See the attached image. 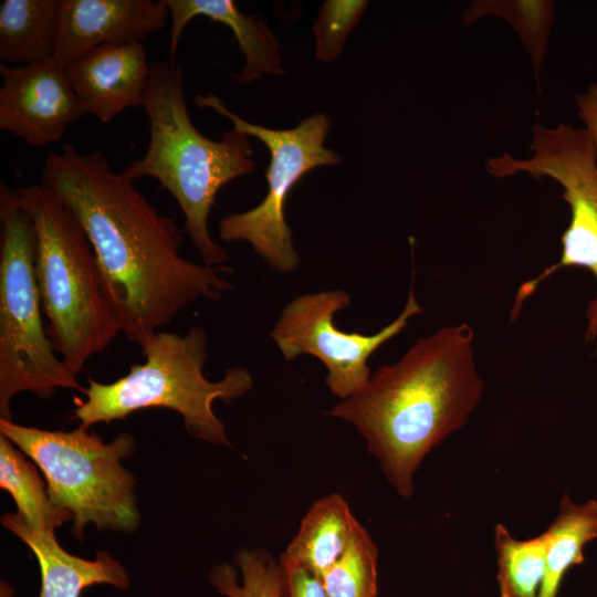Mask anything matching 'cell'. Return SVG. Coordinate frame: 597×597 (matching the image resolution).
Segmentation results:
<instances>
[{
  "label": "cell",
  "mask_w": 597,
  "mask_h": 597,
  "mask_svg": "<svg viewBox=\"0 0 597 597\" xmlns=\"http://www.w3.org/2000/svg\"><path fill=\"white\" fill-rule=\"evenodd\" d=\"M41 182L75 214L95 252L121 333L140 346L200 298L218 301L232 284L227 265L180 254L182 237L124 171L100 151L66 143L45 158Z\"/></svg>",
  "instance_id": "cell-1"
},
{
  "label": "cell",
  "mask_w": 597,
  "mask_h": 597,
  "mask_svg": "<svg viewBox=\"0 0 597 597\" xmlns=\"http://www.w3.org/2000/svg\"><path fill=\"white\" fill-rule=\"evenodd\" d=\"M473 342L467 323L420 337L328 411L356 428L404 499L413 494V475L425 457L460 430L481 400L484 383Z\"/></svg>",
  "instance_id": "cell-2"
},
{
  "label": "cell",
  "mask_w": 597,
  "mask_h": 597,
  "mask_svg": "<svg viewBox=\"0 0 597 597\" xmlns=\"http://www.w3.org/2000/svg\"><path fill=\"white\" fill-rule=\"evenodd\" d=\"M143 107L149 123L144 156L123 170L134 181L155 178L176 200L185 229L207 265L229 256L209 232V217L220 188L255 169L249 136L231 129L220 140L203 136L193 125L184 90V69L175 62L150 64Z\"/></svg>",
  "instance_id": "cell-3"
},
{
  "label": "cell",
  "mask_w": 597,
  "mask_h": 597,
  "mask_svg": "<svg viewBox=\"0 0 597 597\" xmlns=\"http://www.w3.org/2000/svg\"><path fill=\"white\" fill-rule=\"evenodd\" d=\"M10 193L34 223V272L48 336L77 375L121 333L95 252L75 214L41 181Z\"/></svg>",
  "instance_id": "cell-4"
},
{
  "label": "cell",
  "mask_w": 597,
  "mask_h": 597,
  "mask_svg": "<svg viewBox=\"0 0 597 597\" xmlns=\"http://www.w3.org/2000/svg\"><path fill=\"white\" fill-rule=\"evenodd\" d=\"M208 333L192 326L185 335L158 331L140 345L145 362L112 383L88 378L85 399L75 397L74 418L80 426L111 423L148 408H167L184 419L187 432L214 444L230 446L223 422L212 402L230 404L244 396L253 378L244 367L233 366L218 381L203 374L208 358Z\"/></svg>",
  "instance_id": "cell-5"
},
{
  "label": "cell",
  "mask_w": 597,
  "mask_h": 597,
  "mask_svg": "<svg viewBox=\"0 0 597 597\" xmlns=\"http://www.w3.org/2000/svg\"><path fill=\"white\" fill-rule=\"evenodd\" d=\"M0 223V419L12 420L10 404L20 392L49 399L59 388H84L56 355L43 325L34 223L3 182Z\"/></svg>",
  "instance_id": "cell-6"
},
{
  "label": "cell",
  "mask_w": 597,
  "mask_h": 597,
  "mask_svg": "<svg viewBox=\"0 0 597 597\" xmlns=\"http://www.w3.org/2000/svg\"><path fill=\"white\" fill-rule=\"evenodd\" d=\"M0 434L36 464L52 502L72 514L76 540L83 538L88 523L100 531L134 532L138 527L136 482L121 464L136 449L130 433H119L104 443L82 426L52 431L0 419Z\"/></svg>",
  "instance_id": "cell-7"
},
{
  "label": "cell",
  "mask_w": 597,
  "mask_h": 597,
  "mask_svg": "<svg viewBox=\"0 0 597 597\" xmlns=\"http://www.w3.org/2000/svg\"><path fill=\"white\" fill-rule=\"evenodd\" d=\"M195 104L227 117L233 129L258 138L270 151L264 199L250 210L223 217L219 221L220 239L250 243L255 253L279 272L295 270L300 256L285 221V202L294 185L308 171L341 163L339 154L325 146L331 127L328 116L316 113L293 128L273 129L241 118L214 94L197 95Z\"/></svg>",
  "instance_id": "cell-8"
},
{
  "label": "cell",
  "mask_w": 597,
  "mask_h": 597,
  "mask_svg": "<svg viewBox=\"0 0 597 597\" xmlns=\"http://www.w3.org/2000/svg\"><path fill=\"white\" fill-rule=\"evenodd\" d=\"M528 158L509 153L485 163L488 174L506 178L527 174L536 179L549 178L562 187V199L568 205L570 219L561 237L559 260L536 277L524 282L515 296L512 320L536 287L563 268L579 266L591 272L597 283V153L584 127L559 123L554 127L535 125ZM585 341L597 339V293L586 311Z\"/></svg>",
  "instance_id": "cell-9"
},
{
  "label": "cell",
  "mask_w": 597,
  "mask_h": 597,
  "mask_svg": "<svg viewBox=\"0 0 597 597\" xmlns=\"http://www.w3.org/2000/svg\"><path fill=\"white\" fill-rule=\"evenodd\" d=\"M350 302V295L341 289L300 295L284 306L271 329V337L285 360L301 355L320 359L327 368L328 389L343 400L368 383L370 356L400 334L410 318L423 312L411 287L400 314L377 333L364 335L344 332L334 322L336 313Z\"/></svg>",
  "instance_id": "cell-10"
},
{
  "label": "cell",
  "mask_w": 597,
  "mask_h": 597,
  "mask_svg": "<svg viewBox=\"0 0 597 597\" xmlns=\"http://www.w3.org/2000/svg\"><path fill=\"white\" fill-rule=\"evenodd\" d=\"M0 130L32 147L62 139L84 114L64 67L53 60L29 65L0 64Z\"/></svg>",
  "instance_id": "cell-11"
},
{
  "label": "cell",
  "mask_w": 597,
  "mask_h": 597,
  "mask_svg": "<svg viewBox=\"0 0 597 597\" xmlns=\"http://www.w3.org/2000/svg\"><path fill=\"white\" fill-rule=\"evenodd\" d=\"M168 15L165 0H61L52 60L66 69L101 46L143 43L166 25Z\"/></svg>",
  "instance_id": "cell-12"
},
{
  "label": "cell",
  "mask_w": 597,
  "mask_h": 597,
  "mask_svg": "<svg viewBox=\"0 0 597 597\" xmlns=\"http://www.w3.org/2000/svg\"><path fill=\"white\" fill-rule=\"evenodd\" d=\"M65 71L84 114L106 124L143 106L150 65L144 44L130 42L101 46Z\"/></svg>",
  "instance_id": "cell-13"
},
{
  "label": "cell",
  "mask_w": 597,
  "mask_h": 597,
  "mask_svg": "<svg viewBox=\"0 0 597 597\" xmlns=\"http://www.w3.org/2000/svg\"><path fill=\"white\" fill-rule=\"evenodd\" d=\"M1 522L29 546L38 561L41 572L39 597H80L86 587L96 584L128 589V574L108 553L97 552L95 559H85L66 552L54 533L28 525L17 513L4 514Z\"/></svg>",
  "instance_id": "cell-14"
},
{
  "label": "cell",
  "mask_w": 597,
  "mask_h": 597,
  "mask_svg": "<svg viewBox=\"0 0 597 597\" xmlns=\"http://www.w3.org/2000/svg\"><path fill=\"white\" fill-rule=\"evenodd\" d=\"M171 18L170 62L186 25L196 17H206L228 27L244 57V66L233 78L248 84L263 74L284 75L280 42L266 22L256 14L241 12L232 0H165Z\"/></svg>",
  "instance_id": "cell-15"
},
{
  "label": "cell",
  "mask_w": 597,
  "mask_h": 597,
  "mask_svg": "<svg viewBox=\"0 0 597 597\" xmlns=\"http://www.w3.org/2000/svg\"><path fill=\"white\" fill-rule=\"evenodd\" d=\"M356 522L342 495L323 496L308 509L281 556L322 578L346 549Z\"/></svg>",
  "instance_id": "cell-16"
},
{
  "label": "cell",
  "mask_w": 597,
  "mask_h": 597,
  "mask_svg": "<svg viewBox=\"0 0 597 597\" xmlns=\"http://www.w3.org/2000/svg\"><path fill=\"white\" fill-rule=\"evenodd\" d=\"M61 0H4L0 4V60L29 65L52 60Z\"/></svg>",
  "instance_id": "cell-17"
},
{
  "label": "cell",
  "mask_w": 597,
  "mask_h": 597,
  "mask_svg": "<svg viewBox=\"0 0 597 597\" xmlns=\"http://www.w3.org/2000/svg\"><path fill=\"white\" fill-rule=\"evenodd\" d=\"M543 534L546 568L538 597H557L567 570L584 563L585 545L597 538V500L578 504L564 493L557 516Z\"/></svg>",
  "instance_id": "cell-18"
},
{
  "label": "cell",
  "mask_w": 597,
  "mask_h": 597,
  "mask_svg": "<svg viewBox=\"0 0 597 597\" xmlns=\"http://www.w3.org/2000/svg\"><path fill=\"white\" fill-rule=\"evenodd\" d=\"M36 464L18 447L0 434V488L17 505V514L36 530L54 533L72 514L55 505Z\"/></svg>",
  "instance_id": "cell-19"
},
{
  "label": "cell",
  "mask_w": 597,
  "mask_h": 597,
  "mask_svg": "<svg viewBox=\"0 0 597 597\" xmlns=\"http://www.w3.org/2000/svg\"><path fill=\"white\" fill-rule=\"evenodd\" d=\"M555 2L551 0H476L465 8L462 23L472 24L484 17L506 21L526 49L540 87L541 67L555 22Z\"/></svg>",
  "instance_id": "cell-20"
},
{
  "label": "cell",
  "mask_w": 597,
  "mask_h": 597,
  "mask_svg": "<svg viewBox=\"0 0 597 597\" xmlns=\"http://www.w3.org/2000/svg\"><path fill=\"white\" fill-rule=\"evenodd\" d=\"M500 597H538L546 568L544 534L517 540L498 523L494 527Z\"/></svg>",
  "instance_id": "cell-21"
},
{
  "label": "cell",
  "mask_w": 597,
  "mask_h": 597,
  "mask_svg": "<svg viewBox=\"0 0 597 597\" xmlns=\"http://www.w3.org/2000/svg\"><path fill=\"white\" fill-rule=\"evenodd\" d=\"M378 549L357 521L342 556L322 577L328 597H377Z\"/></svg>",
  "instance_id": "cell-22"
},
{
  "label": "cell",
  "mask_w": 597,
  "mask_h": 597,
  "mask_svg": "<svg viewBox=\"0 0 597 597\" xmlns=\"http://www.w3.org/2000/svg\"><path fill=\"white\" fill-rule=\"evenodd\" d=\"M235 568L221 564L211 570L210 584L226 597H282L280 565L261 548L240 549L234 556Z\"/></svg>",
  "instance_id": "cell-23"
},
{
  "label": "cell",
  "mask_w": 597,
  "mask_h": 597,
  "mask_svg": "<svg viewBox=\"0 0 597 597\" xmlns=\"http://www.w3.org/2000/svg\"><path fill=\"white\" fill-rule=\"evenodd\" d=\"M367 6L366 0H326L322 3L313 23L317 60L331 62L339 56Z\"/></svg>",
  "instance_id": "cell-24"
},
{
  "label": "cell",
  "mask_w": 597,
  "mask_h": 597,
  "mask_svg": "<svg viewBox=\"0 0 597 597\" xmlns=\"http://www.w3.org/2000/svg\"><path fill=\"white\" fill-rule=\"evenodd\" d=\"M279 565L282 597H328L320 576L282 556Z\"/></svg>",
  "instance_id": "cell-25"
},
{
  "label": "cell",
  "mask_w": 597,
  "mask_h": 597,
  "mask_svg": "<svg viewBox=\"0 0 597 597\" xmlns=\"http://www.w3.org/2000/svg\"><path fill=\"white\" fill-rule=\"evenodd\" d=\"M577 114L597 153V82L574 96Z\"/></svg>",
  "instance_id": "cell-26"
},
{
  "label": "cell",
  "mask_w": 597,
  "mask_h": 597,
  "mask_svg": "<svg viewBox=\"0 0 597 597\" xmlns=\"http://www.w3.org/2000/svg\"><path fill=\"white\" fill-rule=\"evenodd\" d=\"M595 342H596V353H597V339Z\"/></svg>",
  "instance_id": "cell-27"
}]
</instances>
